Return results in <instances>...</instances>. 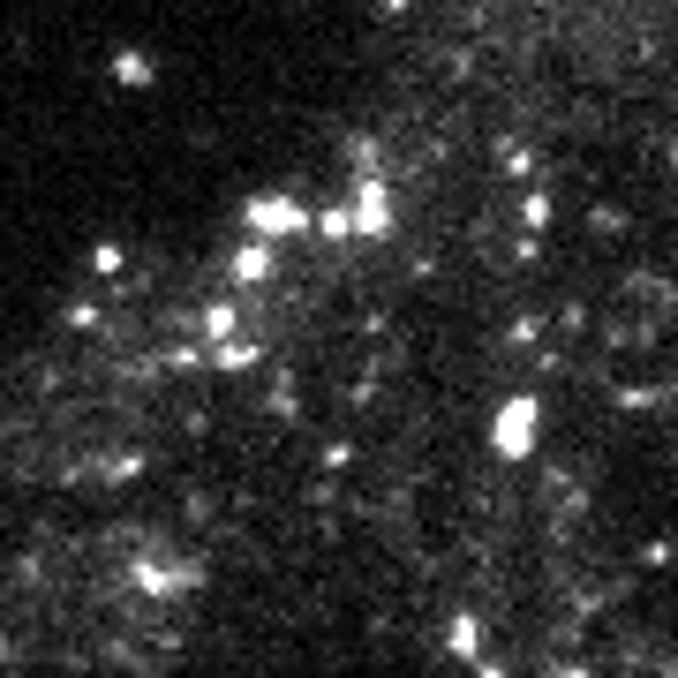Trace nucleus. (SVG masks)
<instances>
[{
	"label": "nucleus",
	"mask_w": 678,
	"mask_h": 678,
	"mask_svg": "<svg viewBox=\"0 0 678 678\" xmlns=\"http://www.w3.org/2000/svg\"><path fill=\"white\" fill-rule=\"evenodd\" d=\"M536 423H543V400H536V392H520V400H506V407H498V423H490V437H498V453H506V460H520V453H536Z\"/></svg>",
	"instance_id": "obj_1"
}]
</instances>
